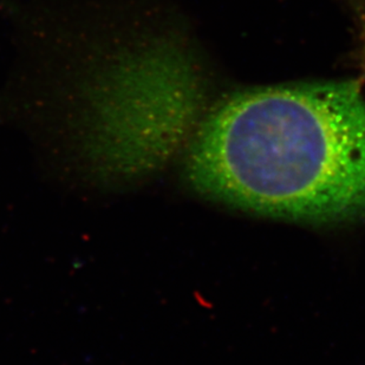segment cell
<instances>
[{
    "mask_svg": "<svg viewBox=\"0 0 365 365\" xmlns=\"http://www.w3.org/2000/svg\"><path fill=\"white\" fill-rule=\"evenodd\" d=\"M167 44L127 48L84 89L80 153L104 186L138 182L175 154L190 125V82Z\"/></svg>",
    "mask_w": 365,
    "mask_h": 365,
    "instance_id": "2",
    "label": "cell"
},
{
    "mask_svg": "<svg viewBox=\"0 0 365 365\" xmlns=\"http://www.w3.org/2000/svg\"><path fill=\"white\" fill-rule=\"evenodd\" d=\"M199 192L252 213L337 222L365 217V97L351 82L230 97L190 138Z\"/></svg>",
    "mask_w": 365,
    "mask_h": 365,
    "instance_id": "1",
    "label": "cell"
}]
</instances>
